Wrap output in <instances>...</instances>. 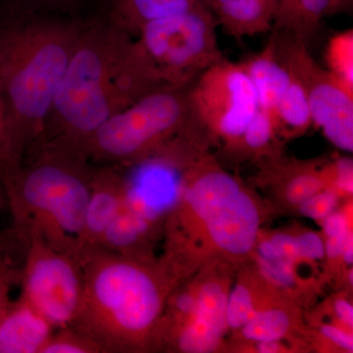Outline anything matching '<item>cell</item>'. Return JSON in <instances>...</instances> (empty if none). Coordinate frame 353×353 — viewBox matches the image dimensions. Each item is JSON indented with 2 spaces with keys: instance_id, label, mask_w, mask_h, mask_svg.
<instances>
[{
  "instance_id": "obj_1",
  "label": "cell",
  "mask_w": 353,
  "mask_h": 353,
  "mask_svg": "<svg viewBox=\"0 0 353 353\" xmlns=\"http://www.w3.org/2000/svg\"><path fill=\"white\" fill-rule=\"evenodd\" d=\"M178 170L180 183L165 214L160 262L179 284L208 262L239 269L252 259L263 222L255 194L205 150Z\"/></svg>"
},
{
  "instance_id": "obj_2",
  "label": "cell",
  "mask_w": 353,
  "mask_h": 353,
  "mask_svg": "<svg viewBox=\"0 0 353 353\" xmlns=\"http://www.w3.org/2000/svg\"><path fill=\"white\" fill-rule=\"evenodd\" d=\"M83 20L0 6V95L21 165L43 136Z\"/></svg>"
},
{
  "instance_id": "obj_3",
  "label": "cell",
  "mask_w": 353,
  "mask_h": 353,
  "mask_svg": "<svg viewBox=\"0 0 353 353\" xmlns=\"http://www.w3.org/2000/svg\"><path fill=\"white\" fill-rule=\"evenodd\" d=\"M82 301L74 328L102 353L155 352L165 308L178 285L159 259L102 248L81 253Z\"/></svg>"
},
{
  "instance_id": "obj_4",
  "label": "cell",
  "mask_w": 353,
  "mask_h": 353,
  "mask_svg": "<svg viewBox=\"0 0 353 353\" xmlns=\"http://www.w3.org/2000/svg\"><path fill=\"white\" fill-rule=\"evenodd\" d=\"M131 38L101 16L83 20L39 143L87 157L85 146L94 132L129 106L121 90L119 72Z\"/></svg>"
},
{
  "instance_id": "obj_5",
  "label": "cell",
  "mask_w": 353,
  "mask_h": 353,
  "mask_svg": "<svg viewBox=\"0 0 353 353\" xmlns=\"http://www.w3.org/2000/svg\"><path fill=\"white\" fill-rule=\"evenodd\" d=\"M90 160L38 143L26 155L6 194L14 234L24 243L37 236L51 248L79 257V241L90 196Z\"/></svg>"
},
{
  "instance_id": "obj_6",
  "label": "cell",
  "mask_w": 353,
  "mask_h": 353,
  "mask_svg": "<svg viewBox=\"0 0 353 353\" xmlns=\"http://www.w3.org/2000/svg\"><path fill=\"white\" fill-rule=\"evenodd\" d=\"M217 26L203 1L187 12L143 26L121 57L120 88L128 104L150 94L187 90L224 59Z\"/></svg>"
},
{
  "instance_id": "obj_7",
  "label": "cell",
  "mask_w": 353,
  "mask_h": 353,
  "mask_svg": "<svg viewBox=\"0 0 353 353\" xmlns=\"http://www.w3.org/2000/svg\"><path fill=\"white\" fill-rule=\"evenodd\" d=\"M194 123L188 88L148 95L108 118L88 141L85 155L109 163L152 161Z\"/></svg>"
},
{
  "instance_id": "obj_8",
  "label": "cell",
  "mask_w": 353,
  "mask_h": 353,
  "mask_svg": "<svg viewBox=\"0 0 353 353\" xmlns=\"http://www.w3.org/2000/svg\"><path fill=\"white\" fill-rule=\"evenodd\" d=\"M188 97L208 138L220 139L229 150L259 110L256 92L243 65L225 58L199 75L188 88Z\"/></svg>"
},
{
  "instance_id": "obj_9",
  "label": "cell",
  "mask_w": 353,
  "mask_h": 353,
  "mask_svg": "<svg viewBox=\"0 0 353 353\" xmlns=\"http://www.w3.org/2000/svg\"><path fill=\"white\" fill-rule=\"evenodd\" d=\"M24 245L25 263L19 274L20 299L55 329L71 326L83 296L80 259L51 248L37 236H28Z\"/></svg>"
},
{
  "instance_id": "obj_10",
  "label": "cell",
  "mask_w": 353,
  "mask_h": 353,
  "mask_svg": "<svg viewBox=\"0 0 353 353\" xmlns=\"http://www.w3.org/2000/svg\"><path fill=\"white\" fill-rule=\"evenodd\" d=\"M275 39L281 63L303 85L312 125L339 150L352 152L353 92L315 61L305 43L289 34Z\"/></svg>"
},
{
  "instance_id": "obj_11",
  "label": "cell",
  "mask_w": 353,
  "mask_h": 353,
  "mask_svg": "<svg viewBox=\"0 0 353 353\" xmlns=\"http://www.w3.org/2000/svg\"><path fill=\"white\" fill-rule=\"evenodd\" d=\"M160 215L145 196L130 188L122 208L102 234L97 248L124 256L153 259L152 243L159 229Z\"/></svg>"
},
{
  "instance_id": "obj_12",
  "label": "cell",
  "mask_w": 353,
  "mask_h": 353,
  "mask_svg": "<svg viewBox=\"0 0 353 353\" xmlns=\"http://www.w3.org/2000/svg\"><path fill=\"white\" fill-rule=\"evenodd\" d=\"M90 187L79 256L99 248L102 234L119 213L131 185L112 167H102L92 168Z\"/></svg>"
},
{
  "instance_id": "obj_13",
  "label": "cell",
  "mask_w": 353,
  "mask_h": 353,
  "mask_svg": "<svg viewBox=\"0 0 353 353\" xmlns=\"http://www.w3.org/2000/svg\"><path fill=\"white\" fill-rule=\"evenodd\" d=\"M262 164V179L272 183L282 199L294 208L327 188L322 162L284 159L280 153Z\"/></svg>"
},
{
  "instance_id": "obj_14",
  "label": "cell",
  "mask_w": 353,
  "mask_h": 353,
  "mask_svg": "<svg viewBox=\"0 0 353 353\" xmlns=\"http://www.w3.org/2000/svg\"><path fill=\"white\" fill-rule=\"evenodd\" d=\"M55 330L19 297L0 321V353H41Z\"/></svg>"
},
{
  "instance_id": "obj_15",
  "label": "cell",
  "mask_w": 353,
  "mask_h": 353,
  "mask_svg": "<svg viewBox=\"0 0 353 353\" xmlns=\"http://www.w3.org/2000/svg\"><path fill=\"white\" fill-rule=\"evenodd\" d=\"M245 264L239 267L241 272L232 287L228 303V327L233 331L240 330L262 309L290 299L271 285L255 267Z\"/></svg>"
},
{
  "instance_id": "obj_16",
  "label": "cell",
  "mask_w": 353,
  "mask_h": 353,
  "mask_svg": "<svg viewBox=\"0 0 353 353\" xmlns=\"http://www.w3.org/2000/svg\"><path fill=\"white\" fill-rule=\"evenodd\" d=\"M216 22L229 36L239 39L270 31L276 0H203Z\"/></svg>"
},
{
  "instance_id": "obj_17",
  "label": "cell",
  "mask_w": 353,
  "mask_h": 353,
  "mask_svg": "<svg viewBox=\"0 0 353 353\" xmlns=\"http://www.w3.org/2000/svg\"><path fill=\"white\" fill-rule=\"evenodd\" d=\"M352 6V0H276L273 26L307 46L325 18Z\"/></svg>"
},
{
  "instance_id": "obj_18",
  "label": "cell",
  "mask_w": 353,
  "mask_h": 353,
  "mask_svg": "<svg viewBox=\"0 0 353 353\" xmlns=\"http://www.w3.org/2000/svg\"><path fill=\"white\" fill-rule=\"evenodd\" d=\"M203 0H101L102 18L134 37L148 23L187 12Z\"/></svg>"
},
{
  "instance_id": "obj_19",
  "label": "cell",
  "mask_w": 353,
  "mask_h": 353,
  "mask_svg": "<svg viewBox=\"0 0 353 353\" xmlns=\"http://www.w3.org/2000/svg\"><path fill=\"white\" fill-rule=\"evenodd\" d=\"M257 95L259 108L272 116L287 87L289 73L279 59L275 36L264 50L241 62Z\"/></svg>"
},
{
  "instance_id": "obj_20",
  "label": "cell",
  "mask_w": 353,
  "mask_h": 353,
  "mask_svg": "<svg viewBox=\"0 0 353 353\" xmlns=\"http://www.w3.org/2000/svg\"><path fill=\"white\" fill-rule=\"evenodd\" d=\"M301 327V315L290 299L262 309L243 325L241 338L250 343L285 341Z\"/></svg>"
},
{
  "instance_id": "obj_21",
  "label": "cell",
  "mask_w": 353,
  "mask_h": 353,
  "mask_svg": "<svg viewBox=\"0 0 353 353\" xmlns=\"http://www.w3.org/2000/svg\"><path fill=\"white\" fill-rule=\"evenodd\" d=\"M288 73L289 81L274 115L278 136L285 139L303 136L312 125L303 85L292 73Z\"/></svg>"
},
{
  "instance_id": "obj_22",
  "label": "cell",
  "mask_w": 353,
  "mask_h": 353,
  "mask_svg": "<svg viewBox=\"0 0 353 353\" xmlns=\"http://www.w3.org/2000/svg\"><path fill=\"white\" fill-rule=\"evenodd\" d=\"M231 152L243 153L260 161L280 154L275 119L270 113L259 109Z\"/></svg>"
},
{
  "instance_id": "obj_23",
  "label": "cell",
  "mask_w": 353,
  "mask_h": 353,
  "mask_svg": "<svg viewBox=\"0 0 353 353\" xmlns=\"http://www.w3.org/2000/svg\"><path fill=\"white\" fill-rule=\"evenodd\" d=\"M327 70L353 92V31L347 30L329 39L325 50Z\"/></svg>"
},
{
  "instance_id": "obj_24",
  "label": "cell",
  "mask_w": 353,
  "mask_h": 353,
  "mask_svg": "<svg viewBox=\"0 0 353 353\" xmlns=\"http://www.w3.org/2000/svg\"><path fill=\"white\" fill-rule=\"evenodd\" d=\"M41 353H102L101 348L73 326L55 330Z\"/></svg>"
},
{
  "instance_id": "obj_25",
  "label": "cell",
  "mask_w": 353,
  "mask_h": 353,
  "mask_svg": "<svg viewBox=\"0 0 353 353\" xmlns=\"http://www.w3.org/2000/svg\"><path fill=\"white\" fill-rule=\"evenodd\" d=\"M21 166L22 165L16 159L11 146L6 108L0 95V185L4 196L12 189Z\"/></svg>"
},
{
  "instance_id": "obj_26",
  "label": "cell",
  "mask_w": 353,
  "mask_h": 353,
  "mask_svg": "<svg viewBox=\"0 0 353 353\" xmlns=\"http://www.w3.org/2000/svg\"><path fill=\"white\" fill-rule=\"evenodd\" d=\"M90 0H0V6L81 17Z\"/></svg>"
},
{
  "instance_id": "obj_27",
  "label": "cell",
  "mask_w": 353,
  "mask_h": 353,
  "mask_svg": "<svg viewBox=\"0 0 353 353\" xmlns=\"http://www.w3.org/2000/svg\"><path fill=\"white\" fill-rule=\"evenodd\" d=\"M322 174L327 188H333L341 197L352 196L353 164L352 158L340 157L322 163Z\"/></svg>"
},
{
  "instance_id": "obj_28",
  "label": "cell",
  "mask_w": 353,
  "mask_h": 353,
  "mask_svg": "<svg viewBox=\"0 0 353 353\" xmlns=\"http://www.w3.org/2000/svg\"><path fill=\"white\" fill-rule=\"evenodd\" d=\"M341 196L336 190L326 188L314 196L309 197L301 205L297 206V209L303 217L310 218L320 223L336 211Z\"/></svg>"
},
{
  "instance_id": "obj_29",
  "label": "cell",
  "mask_w": 353,
  "mask_h": 353,
  "mask_svg": "<svg viewBox=\"0 0 353 353\" xmlns=\"http://www.w3.org/2000/svg\"><path fill=\"white\" fill-rule=\"evenodd\" d=\"M297 252L304 261L314 263L325 257L324 239L315 232H303L294 236Z\"/></svg>"
},
{
  "instance_id": "obj_30",
  "label": "cell",
  "mask_w": 353,
  "mask_h": 353,
  "mask_svg": "<svg viewBox=\"0 0 353 353\" xmlns=\"http://www.w3.org/2000/svg\"><path fill=\"white\" fill-rule=\"evenodd\" d=\"M20 272L14 269L6 254L0 256V321L10 307L11 289L19 281Z\"/></svg>"
},
{
  "instance_id": "obj_31",
  "label": "cell",
  "mask_w": 353,
  "mask_h": 353,
  "mask_svg": "<svg viewBox=\"0 0 353 353\" xmlns=\"http://www.w3.org/2000/svg\"><path fill=\"white\" fill-rule=\"evenodd\" d=\"M319 334L323 341H329L341 352H353L352 332L341 328L333 323H323L319 326Z\"/></svg>"
},
{
  "instance_id": "obj_32",
  "label": "cell",
  "mask_w": 353,
  "mask_h": 353,
  "mask_svg": "<svg viewBox=\"0 0 353 353\" xmlns=\"http://www.w3.org/2000/svg\"><path fill=\"white\" fill-rule=\"evenodd\" d=\"M333 311V324L338 325L341 328L352 332L353 329V307L352 303L343 296L334 297L332 301Z\"/></svg>"
},
{
  "instance_id": "obj_33",
  "label": "cell",
  "mask_w": 353,
  "mask_h": 353,
  "mask_svg": "<svg viewBox=\"0 0 353 353\" xmlns=\"http://www.w3.org/2000/svg\"><path fill=\"white\" fill-rule=\"evenodd\" d=\"M253 345H254L252 347L254 352L260 353L292 352L290 350H294V347L285 345L283 341H260V343H254Z\"/></svg>"
},
{
  "instance_id": "obj_34",
  "label": "cell",
  "mask_w": 353,
  "mask_h": 353,
  "mask_svg": "<svg viewBox=\"0 0 353 353\" xmlns=\"http://www.w3.org/2000/svg\"><path fill=\"white\" fill-rule=\"evenodd\" d=\"M353 234H350L345 245L343 246V255H341V261L343 267L352 266L353 262Z\"/></svg>"
},
{
  "instance_id": "obj_35",
  "label": "cell",
  "mask_w": 353,
  "mask_h": 353,
  "mask_svg": "<svg viewBox=\"0 0 353 353\" xmlns=\"http://www.w3.org/2000/svg\"><path fill=\"white\" fill-rule=\"evenodd\" d=\"M7 205L6 197L4 196V192L0 190V209L6 208Z\"/></svg>"
}]
</instances>
